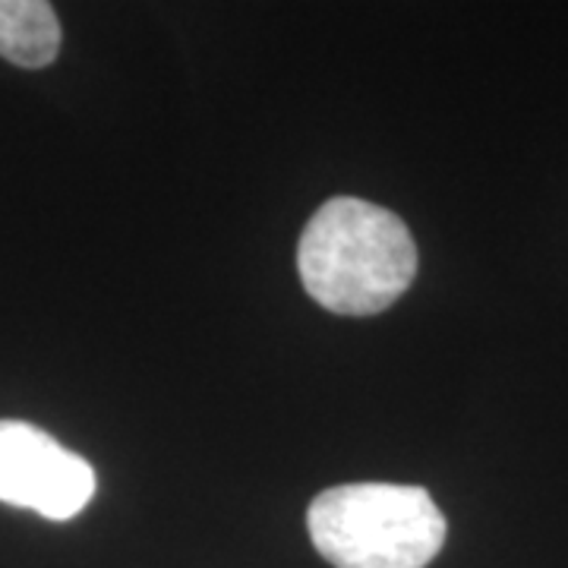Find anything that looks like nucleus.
<instances>
[{"mask_svg":"<svg viewBox=\"0 0 568 568\" xmlns=\"http://www.w3.org/2000/svg\"><path fill=\"white\" fill-rule=\"evenodd\" d=\"M306 294L338 316H376L417 275V244L407 224L383 205L335 196L316 209L297 244Z\"/></svg>","mask_w":568,"mask_h":568,"instance_id":"obj_1","label":"nucleus"},{"mask_svg":"<svg viewBox=\"0 0 568 568\" xmlns=\"http://www.w3.org/2000/svg\"><path fill=\"white\" fill-rule=\"evenodd\" d=\"M306 528L335 568H426L446 547V515L424 487L342 484L320 493Z\"/></svg>","mask_w":568,"mask_h":568,"instance_id":"obj_2","label":"nucleus"},{"mask_svg":"<svg viewBox=\"0 0 568 568\" xmlns=\"http://www.w3.org/2000/svg\"><path fill=\"white\" fill-rule=\"evenodd\" d=\"M95 496L92 465L26 420H0V503L67 521Z\"/></svg>","mask_w":568,"mask_h":568,"instance_id":"obj_3","label":"nucleus"},{"mask_svg":"<svg viewBox=\"0 0 568 568\" xmlns=\"http://www.w3.org/2000/svg\"><path fill=\"white\" fill-rule=\"evenodd\" d=\"M61 20L51 0H0V58L26 70L54 63Z\"/></svg>","mask_w":568,"mask_h":568,"instance_id":"obj_4","label":"nucleus"}]
</instances>
